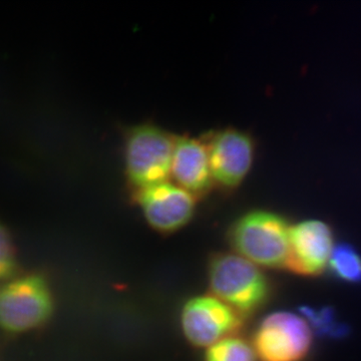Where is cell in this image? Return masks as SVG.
Returning a JSON list of instances; mask_svg holds the SVG:
<instances>
[{
    "label": "cell",
    "instance_id": "4",
    "mask_svg": "<svg viewBox=\"0 0 361 361\" xmlns=\"http://www.w3.org/2000/svg\"><path fill=\"white\" fill-rule=\"evenodd\" d=\"M176 137L153 123H142L126 135V173L135 192L167 182Z\"/></svg>",
    "mask_w": 361,
    "mask_h": 361
},
{
    "label": "cell",
    "instance_id": "3",
    "mask_svg": "<svg viewBox=\"0 0 361 361\" xmlns=\"http://www.w3.org/2000/svg\"><path fill=\"white\" fill-rule=\"evenodd\" d=\"M54 296L39 273L16 276L0 285V329L20 334L42 329L54 314Z\"/></svg>",
    "mask_w": 361,
    "mask_h": 361
},
{
    "label": "cell",
    "instance_id": "8",
    "mask_svg": "<svg viewBox=\"0 0 361 361\" xmlns=\"http://www.w3.org/2000/svg\"><path fill=\"white\" fill-rule=\"evenodd\" d=\"M135 193L145 219L157 232L179 231L193 219L197 198L175 183L167 180Z\"/></svg>",
    "mask_w": 361,
    "mask_h": 361
},
{
    "label": "cell",
    "instance_id": "6",
    "mask_svg": "<svg viewBox=\"0 0 361 361\" xmlns=\"http://www.w3.org/2000/svg\"><path fill=\"white\" fill-rule=\"evenodd\" d=\"M244 318L213 295L193 297L180 312L184 336L196 348H210L216 342L235 336L243 327Z\"/></svg>",
    "mask_w": 361,
    "mask_h": 361
},
{
    "label": "cell",
    "instance_id": "10",
    "mask_svg": "<svg viewBox=\"0 0 361 361\" xmlns=\"http://www.w3.org/2000/svg\"><path fill=\"white\" fill-rule=\"evenodd\" d=\"M171 177L196 198L208 193L214 182L206 142L189 135L176 137Z\"/></svg>",
    "mask_w": 361,
    "mask_h": 361
},
{
    "label": "cell",
    "instance_id": "7",
    "mask_svg": "<svg viewBox=\"0 0 361 361\" xmlns=\"http://www.w3.org/2000/svg\"><path fill=\"white\" fill-rule=\"evenodd\" d=\"M214 184L234 190L246 179L255 157V142L243 130L229 128L213 133L205 142Z\"/></svg>",
    "mask_w": 361,
    "mask_h": 361
},
{
    "label": "cell",
    "instance_id": "5",
    "mask_svg": "<svg viewBox=\"0 0 361 361\" xmlns=\"http://www.w3.org/2000/svg\"><path fill=\"white\" fill-rule=\"evenodd\" d=\"M302 316L278 311L266 316L253 334L252 346L260 361H303L312 346V334Z\"/></svg>",
    "mask_w": 361,
    "mask_h": 361
},
{
    "label": "cell",
    "instance_id": "9",
    "mask_svg": "<svg viewBox=\"0 0 361 361\" xmlns=\"http://www.w3.org/2000/svg\"><path fill=\"white\" fill-rule=\"evenodd\" d=\"M334 250L331 229L317 220L303 221L291 226L287 268L306 277L322 274Z\"/></svg>",
    "mask_w": 361,
    "mask_h": 361
},
{
    "label": "cell",
    "instance_id": "14",
    "mask_svg": "<svg viewBox=\"0 0 361 361\" xmlns=\"http://www.w3.org/2000/svg\"><path fill=\"white\" fill-rule=\"evenodd\" d=\"M18 265L16 249L6 226L0 223V284L18 276Z\"/></svg>",
    "mask_w": 361,
    "mask_h": 361
},
{
    "label": "cell",
    "instance_id": "2",
    "mask_svg": "<svg viewBox=\"0 0 361 361\" xmlns=\"http://www.w3.org/2000/svg\"><path fill=\"white\" fill-rule=\"evenodd\" d=\"M290 227L279 214L254 210L235 221L228 234L235 254L258 267L285 268Z\"/></svg>",
    "mask_w": 361,
    "mask_h": 361
},
{
    "label": "cell",
    "instance_id": "12",
    "mask_svg": "<svg viewBox=\"0 0 361 361\" xmlns=\"http://www.w3.org/2000/svg\"><path fill=\"white\" fill-rule=\"evenodd\" d=\"M204 361H257V357L251 343L233 336L207 348Z\"/></svg>",
    "mask_w": 361,
    "mask_h": 361
},
{
    "label": "cell",
    "instance_id": "13",
    "mask_svg": "<svg viewBox=\"0 0 361 361\" xmlns=\"http://www.w3.org/2000/svg\"><path fill=\"white\" fill-rule=\"evenodd\" d=\"M300 311L310 329H314L318 336L338 338L345 336L348 332L345 324L338 322L336 312L331 308L323 307L316 310L304 306L300 308Z\"/></svg>",
    "mask_w": 361,
    "mask_h": 361
},
{
    "label": "cell",
    "instance_id": "11",
    "mask_svg": "<svg viewBox=\"0 0 361 361\" xmlns=\"http://www.w3.org/2000/svg\"><path fill=\"white\" fill-rule=\"evenodd\" d=\"M329 270L341 281L361 282V255L353 246L341 244L332 250Z\"/></svg>",
    "mask_w": 361,
    "mask_h": 361
},
{
    "label": "cell",
    "instance_id": "1",
    "mask_svg": "<svg viewBox=\"0 0 361 361\" xmlns=\"http://www.w3.org/2000/svg\"><path fill=\"white\" fill-rule=\"evenodd\" d=\"M209 286L212 295L246 319L264 307L271 284L260 267L235 253H218L210 259Z\"/></svg>",
    "mask_w": 361,
    "mask_h": 361
}]
</instances>
